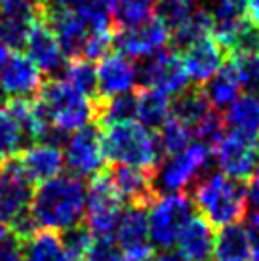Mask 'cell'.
I'll use <instances>...</instances> for the list:
<instances>
[{"label": "cell", "instance_id": "277c9868", "mask_svg": "<svg viewBox=\"0 0 259 261\" xmlns=\"http://www.w3.org/2000/svg\"><path fill=\"white\" fill-rule=\"evenodd\" d=\"M105 159L113 164L157 170L162 160V151L154 132L137 120H126L107 126L101 134Z\"/></svg>", "mask_w": 259, "mask_h": 261}, {"label": "cell", "instance_id": "f6af8a7d", "mask_svg": "<svg viewBox=\"0 0 259 261\" xmlns=\"http://www.w3.org/2000/svg\"><path fill=\"white\" fill-rule=\"evenodd\" d=\"M255 172H257V175H259V149H257V166H255Z\"/></svg>", "mask_w": 259, "mask_h": 261}, {"label": "cell", "instance_id": "8fae6325", "mask_svg": "<svg viewBox=\"0 0 259 261\" xmlns=\"http://www.w3.org/2000/svg\"><path fill=\"white\" fill-rule=\"evenodd\" d=\"M170 40L172 33L157 15L132 27L116 29L115 33V44L120 48V54L132 59L152 58L154 54L166 50Z\"/></svg>", "mask_w": 259, "mask_h": 261}, {"label": "cell", "instance_id": "30bf717a", "mask_svg": "<svg viewBox=\"0 0 259 261\" xmlns=\"http://www.w3.org/2000/svg\"><path fill=\"white\" fill-rule=\"evenodd\" d=\"M257 149L259 138L230 130L214 145V160L221 174L237 181H246L257 166Z\"/></svg>", "mask_w": 259, "mask_h": 261}, {"label": "cell", "instance_id": "5bb4252c", "mask_svg": "<svg viewBox=\"0 0 259 261\" xmlns=\"http://www.w3.org/2000/svg\"><path fill=\"white\" fill-rule=\"evenodd\" d=\"M44 10L42 0H0V38L8 48H23L31 25Z\"/></svg>", "mask_w": 259, "mask_h": 261}, {"label": "cell", "instance_id": "ba28073f", "mask_svg": "<svg viewBox=\"0 0 259 261\" xmlns=\"http://www.w3.org/2000/svg\"><path fill=\"white\" fill-rule=\"evenodd\" d=\"M35 183L23 172L19 160L10 159L0 162V221L8 229L29 216Z\"/></svg>", "mask_w": 259, "mask_h": 261}, {"label": "cell", "instance_id": "83f0119b", "mask_svg": "<svg viewBox=\"0 0 259 261\" xmlns=\"http://www.w3.org/2000/svg\"><path fill=\"white\" fill-rule=\"evenodd\" d=\"M214 109L210 101L206 99V95L202 90L193 88V90H183L181 94H177V97L172 101V116L177 118L179 122H183L185 126L193 128L200 122L204 116L208 115L210 111Z\"/></svg>", "mask_w": 259, "mask_h": 261}, {"label": "cell", "instance_id": "52a82bcc", "mask_svg": "<svg viewBox=\"0 0 259 261\" xmlns=\"http://www.w3.org/2000/svg\"><path fill=\"white\" fill-rule=\"evenodd\" d=\"M124 202L115 191L107 172H101L90 179L86 187V221L88 231L94 237H113L122 218Z\"/></svg>", "mask_w": 259, "mask_h": 261}, {"label": "cell", "instance_id": "603a6c76", "mask_svg": "<svg viewBox=\"0 0 259 261\" xmlns=\"http://www.w3.org/2000/svg\"><path fill=\"white\" fill-rule=\"evenodd\" d=\"M136 97V120L149 130H159L172 116V97L160 90L143 86L134 94Z\"/></svg>", "mask_w": 259, "mask_h": 261}, {"label": "cell", "instance_id": "7402d4cb", "mask_svg": "<svg viewBox=\"0 0 259 261\" xmlns=\"http://www.w3.org/2000/svg\"><path fill=\"white\" fill-rule=\"evenodd\" d=\"M175 246L177 254H181L187 261H214V227L202 216H193L179 232Z\"/></svg>", "mask_w": 259, "mask_h": 261}, {"label": "cell", "instance_id": "ffe728a7", "mask_svg": "<svg viewBox=\"0 0 259 261\" xmlns=\"http://www.w3.org/2000/svg\"><path fill=\"white\" fill-rule=\"evenodd\" d=\"M46 19L50 21L51 29L58 37L65 58H82L84 46L90 38V29L79 12L71 8L46 6Z\"/></svg>", "mask_w": 259, "mask_h": 261}, {"label": "cell", "instance_id": "4fadbf2b", "mask_svg": "<svg viewBox=\"0 0 259 261\" xmlns=\"http://www.w3.org/2000/svg\"><path fill=\"white\" fill-rule=\"evenodd\" d=\"M95 74L99 101L116 95L132 94L139 82V67L134 63V59L120 51H111L105 58H101Z\"/></svg>", "mask_w": 259, "mask_h": 261}, {"label": "cell", "instance_id": "8d00e7d4", "mask_svg": "<svg viewBox=\"0 0 259 261\" xmlns=\"http://www.w3.org/2000/svg\"><path fill=\"white\" fill-rule=\"evenodd\" d=\"M82 261H128L115 237H95Z\"/></svg>", "mask_w": 259, "mask_h": 261}, {"label": "cell", "instance_id": "e0dca14e", "mask_svg": "<svg viewBox=\"0 0 259 261\" xmlns=\"http://www.w3.org/2000/svg\"><path fill=\"white\" fill-rule=\"evenodd\" d=\"M227 56L229 51L210 35L187 44L181 51V61L191 82L206 84L227 63Z\"/></svg>", "mask_w": 259, "mask_h": 261}, {"label": "cell", "instance_id": "5b68a950", "mask_svg": "<svg viewBox=\"0 0 259 261\" xmlns=\"http://www.w3.org/2000/svg\"><path fill=\"white\" fill-rule=\"evenodd\" d=\"M214 149L202 141H193L185 151L166 156L154 170V185L162 193H183L208 170Z\"/></svg>", "mask_w": 259, "mask_h": 261}, {"label": "cell", "instance_id": "7bdbcfd3", "mask_svg": "<svg viewBox=\"0 0 259 261\" xmlns=\"http://www.w3.org/2000/svg\"><path fill=\"white\" fill-rule=\"evenodd\" d=\"M8 58H10V48H8L6 44H4V40L0 38V73H2V69L6 65Z\"/></svg>", "mask_w": 259, "mask_h": 261}, {"label": "cell", "instance_id": "7dc6e473", "mask_svg": "<svg viewBox=\"0 0 259 261\" xmlns=\"http://www.w3.org/2000/svg\"><path fill=\"white\" fill-rule=\"evenodd\" d=\"M253 261H259V259H253Z\"/></svg>", "mask_w": 259, "mask_h": 261}, {"label": "cell", "instance_id": "b9f144b4", "mask_svg": "<svg viewBox=\"0 0 259 261\" xmlns=\"http://www.w3.org/2000/svg\"><path fill=\"white\" fill-rule=\"evenodd\" d=\"M157 261H187V259H185L181 254H177V252H170V250H166V252H162V254L157 257Z\"/></svg>", "mask_w": 259, "mask_h": 261}, {"label": "cell", "instance_id": "d6986e66", "mask_svg": "<svg viewBox=\"0 0 259 261\" xmlns=\"http://www.w3.org/2000/svg\"><path fill=\"white\" fill-rule=\"evenodd\" d=\"M42 71L27 56L15 51L8 58L0 73V95L4 97H31L42 88Z\"/></svg>", "mask_w": 259, "mask_h": 261}, {"label": "cell", "instance_id": "60d3db41", "mask_svg": "<svg viewBox=\"0 0 259 261\" xmlns=\"http://www.w3.org/2000/svg\"><path fill=\"white\" fill-rule=\"evenodd\" d=\"M246 200L253 212H259V175L250 177V183L246 187Z\"/></svg>", "mask_w": 259, "mask_h": 261}, {"label": "cell", "instance_id": "7c38bea8", "mask_svg": "<svg viewBox=\"0 0 259 261\" xmlns=\"http://www.w3.org/2000/svg\"><path fill=\"white\" fill-rule=\"evenodd\" d=\"M139 80L143 86L160 90L168 95H177L189 88V76L183 67L181 56L173 50H162L152 58L145 59L139 69Z\"/></svg>", "mask_w": 259, "mask_h": 261}, {"label": "cell", "instance_id": "1f68e13d", "mask_svg": "<svg viewBox=\"0 0 259 261\" xmlns=\"http://www.w3.org/2000/svg\"><path fill=\"white\" fill-rule=\"evenodd\" d=\"M214 33V15L206 8H196L187 21H183L175 31H172V38L175 46L185 48L187 44L198 38L210 37Z\"/></svg>", "mask_w": 259, "mask_h": 261}, {"label": "cell", "instance_id": "74e56055", "mask_svg": "<svg viewBox=\"0 0 259 261\" xmlns=\"http://www.w3.org/2000/svg\"><path fill=\"white\" fill-rule=\"evenodd\" d=\"M94 239L95 237L88 231L86 225H79V227H74V229H69V231H65V234H63L65 246H67L69 254L76 261H82V257H84V254L88 252L90 244L94 242Z\"/></svg>", "mask_w": 259, "mask_h": 261}, {"label": "cell", "instance_id": "cb8c5ba5", "mask_svg": "<svg viewBox=\"0 0 259 261\" xmlns=\"http://www.w3.org/2000/svg\"><path fill=\"white\" fill-rule=\"evenodd\" d=\"M21 242V261H76L69 254L63 237L54 231L40 229Z\"/></svg>", "mask_w": 259, "mask_h": 261}, {"label": "cell", "instance_id": "2e32d148", "mask_svg": "<svg viewBox=\"0 0 259 261\" xmlns=\"http://www.w3.org/2000/svg\"><path fill=\"white\" fill-rule=\"evenodd\" d=\"M115 240L128 261L151 259L154 246L149 234V221L145 208L130 206V210L122 212V218L116 225Z\"/></svg>", "mask_w": 259, "mask_h": 261}, {"label": "cell", "instance_id": "ee69618b", "mask_svg": "<svg viewBox=\"0 0 259 261\" xmlns=\"http://www.w3.org/2000/svg\"><path fill=\"white\" fill-rule=\"evenodd\" d=\"M10 232H12V231L8 229V225L0 221V244H2V242H4V240H6L8 237H10Z\"/></svg>", "mask_w": 259, "mask_h": 261}, {"label": "cell", "instance_id": "d4e9b609", "mask_svg": "<svg viewBox=\"0 0 259 261\" xmlns=\"http://www.w3.org/2000/svg\"><path fill=\"white\" fill-rule=\"evenodd\" d=\"M240 90H242V84L232 61H227L202 88L206 99L216 111L227 109L230 103L237 101L240 97Z\"/></svg>", "mask_w": 259, "mask_h": 261}, {"label": "cell", "instance_id": "ab89813d", "mask_svg": "<svg viewBox=\"0 0 259 261\" xmlns=\"http://www.w3.org/2000/svg\"><path fill=\"white\" fill-rule=\"evenodd\" d=\"M246 232H248V239L252 244V261L259 259V212H253L248 218Z\"/></svg>", "mask_w": 259, "mask_h": 261}, {"label": "cell", "instance_id": "ac0fdd59", "mask_svg": "<svg viewBox=\"0 0 259 261\" xmlns=\"http://www.w3.org/2000/svg\"><path fill=\"white\" fill-rule=\"evenodd\" d=\"M107 174L124 204L149 208L151 202L159 195L157 185H154V172L152 170L115 164V168Z\"/></svg>", "mask_w": 259, "mask_h": 261}, {"label": "cell", "instance_id": "d590c367", "mask_svg": "<svg viewBox=\"0 0 259 261\" xmlns=\"http://www.w3.org/2000/svg\"><path fill=\"white\" fill-rule=\"evenodd\" d=\"M223 134H225V120L216 109L210 111L208 115L204 116L200 122L193 128V138H196V141H202V143L210 145L212 149L221 139Z\"/></svg>", "mask_w": 259, "mask_h": 261}, {"label": "cell", "instance_id": "6da1fadb", "mask_svg": "<svg viewBox=\"0 0 259 261\" xmlns=\"http://www.w3.org/2000/svg\"><path fill=\"white\" fill-rule=\"evenodd\" d=\"M86 214V187L76 175H58L38 185L29 216L40 231L65 232L82 225Z\"/></svg>", "mask_w": 259, "mask_h": 261}, {"label": "cell", "instance_id": "e575fe53", "mask_svg": "<svg viewBox=\"0 0 259 261\" xmlns=\"http://www.w3.org/2000/svg\"><path fill=\"white\" fill-rule=\"evenodd\" d=\"M230 61H232V65L237 69L240 84H242L246 94L259 97V56L257 54H255V51L235 54Z\"/></svg>", "mask_w": 259, "mask_h": 261}, {"label": "cell", "instance_id": "4dcf8cb0", "mask_svg": "<svg viewBox=\"0 0 259 261\" xmlns=\"http://www.w3.org/2000/svg\"><path fill=\"white\" fill-rule=\"evenodd\" d=\"M126 120H136V97L134 94L116 95L109 99H101L97 103V116L95 122L107 128L113 124L126 122Z\"/></svg>", "mask_w": 259, "mask_h": 261}, {"label": "cell", "instance_id": "836d02e7", "mask_svg": "<svg viewBox=\"0 0 259 261\" xmlns=\"http://www.w3.org/2000/svg\"><path fill=\"white\" fill-rule=\"evenodd\" d=\"M157 138H159V145L162 154L164 156H172V154L185 151L193 143V132H191L189 126L179 122L177 118L170 116L159 128Z\"/></svg>", "mask_w": 259, "mask_h": 261}, {"label": "cell", "instance_id": "7a4b0ae2", "mask_svg": "<svg viewBox=\"0 0 259 261\" xmlns=\"http://www.w3.org/2000/svg\"><path fill=\"white\" fill-rule=\"evenodd\" d=\"M193 206L212 227L240 223L248 210L246 187L221 172L200 177L193 189Z\"/></svg>", "mask_w": 259, "mask_h": 261}, {"label": "cell", "instance_id": "c3c4849f", "mask_svg": "<svg viewBox=\"0 0 259 261\" xmlns=\"http://www.w3.org/2000/svg\"><path fill=\"white\" fill-rule=\"evenodd\" d=\"M149 261H151V259H149Z\"/></svg>", "mask_w": 259, "mask_h": 261}, {"label": "cell", "instance_id": "f35d334b", "mask_svg": "<svg viewBox=\"0 0 259 261\" xmlns=\"http://www.w3.org/2000/svg\"><path fill=\"white\" fill-rule=\"evenodd\" d=\"M0 261H21V240L14 232L0 244Z\"/></svg>", "mask_w": 259, "mask_h": 261}, {"label": "cell", "instance_id": "4316f807", "mask_svg": "<svg viewBox=\"0 0 259 261\" xmlns=\"http://www.w3.org/2000/svg\"><path fill=\"white\" fill-rule=\"evenodd\" d=\"M223 120L229 130L259 138V97L250 94L240 95L227 107Z\"/></svg>", "mask_w": 259, "mask_h": 261}, {"label": "cell", "instance_id": "f546056e", "mask_svg": "<svg viewBox=\"0 0 259 261\" xmlns=\"http://www.w3.org/2000/svg\"><path fill=\"white\" fill-rule=\"evenodd\" d=\"M63 79L76 88L79 92L84 95L92 97L95 101H99V94H97V74H95V67L92 61L84 58H72L63 65Z\"/></svg>", "mask_w": 259, "mask_h": 261}, {"label": "cell", "instance_id": "484cf974", "mask_svg": "<svg viewBox=\"0 0 259 261\" xmlns=\"http://www.w3.org/2000/svg\"><path fill=\"white\" fill-rule=\"evenodd\" d=\"M214 261H252V244L246 227L232 223L219 229L216 234Z\"/></svg>", "mask_w": 259, "mask_h": 261}, {"label": "cell", "instance_id": "9a60e30c", "mask_svg": "<svg viewBox=\"0 0 259 261\" xmlns=\"http://www.w3.org/2000/svg\"><path fill=\"white\" fill-rule=\"evenodd\" d=\"M23 48H25V54L42 71V74H56L58 71L63 69L65 54L59 46V40L54 29H51L50 21L46 19V10L31 25Z\"/></svg>", "mask_w": 259, "mask_h": 261}, {"label": "cell", "instance_id": "44dd1931", "mask_svg": "<svg viewBox=\"0 0 259 261\" xmlns=\"http://www.w3.org/2000/svg\"><path fill=\"white\" fill-rule=\"evenodd\" d=\"M19 164L31 181L40 185L61 175L65 168L63 149L54 141H35L21 151Z\"/></svg>", "mask_w": 259, "mask_h": 261}, {"label": "cell", "instance_id": "f1b7e54d", "mask_svg": "<svg viewBox=\"0 0 259 261\" xmlns=\"http://www.w3.org/2000/svg\"><path fill=\"white\" fill-rule=\"evenodd\" d=\"M113 15L116 29L132 27L154 15L159 0H101Z\"/></svg>", "mask_w": 259, "mask_h": 261}, {"label": "cell", "instance_id": "8992f818", "mask_svg": "<svg viewBox=\"0 0 259 261\" xmlns=\"http://www.w3.org/2000/svg\"><path fill=\"white\" fill-rule=\"evenodd\" d=\"M193 200L185 193H164L149 206V234L152 246L170 250L183 231L187 221L193 218Z\"/></svg>", "mask_w": 259, "mask_h": 261}, {"label": "cell", "instance_id": "bcb514c9", "mask_svg": "<svg viewBox=\"0 0 259 261\" xmlns=\"http://www.w3.org/2000/svg\"><path fill=\"white\" fill-rule=\"evenodd\" d=\"M255 54H257V56H259V42H257V51H255Z\"/></svg>", "mask_w": 259, "mask_h": 261}, {"label": "cell", "instance_id": "9c48e42d", "mask_svg": "<svg viewBox=\"0 0 259 261\" xmlns=\"http://www.w3.org/2000/svg\"><path fill=\"white\" fill-rule=\"evenodd\" d=\"M65 166L71 170L76 177H95L105 172V151H103V139L97 126L88 124L80 130L69 134L63 147Z\"/></svg>", "mask_w": 259, "mask_h": 261}, {"label": "cell", "instance_id": "d6a6232c", "mask_svg": "<svg viewBox=\"0 0 259 261\" xmlns=\"http://www.w3.org/2000/svg\"><path fill=\"white\" fill-rule=\"evenodd\" d=\"M25 139L27 138L21 126L10 113L6 103H0V162L14 159L17 152H21Z\"/></svg>", "mask_w": 259, "mask_h": 261}, {"label": "cell", "instance_id": "3957f363", "mask_svg": "<svg viewBox=\"0 0 259 261\" xmlns=\"http://www.w3.org/2000/svg\"><path fill=\"white\" fill-rule=\"evenodd\" d=\"M36 101L40 103L51 130L61 138L95 122L99 103L72 88L65 79H50L44 82Z\"/></svg>", "mask_w": 259, "mask_h": 261}]
</instances>
